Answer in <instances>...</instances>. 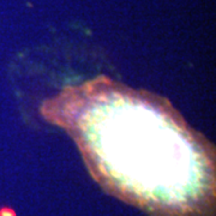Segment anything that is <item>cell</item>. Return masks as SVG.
Segmentation results:
<instances>
[{"label": "cell", "instance_id": "6da1fadb", "mask_svg": "<svg viewBox=\"0 0 216 216\" xmlns=\"http://www.w3.org/2000/svg\"><path fill=\"white\" fill-rule=\"evenodd\" d=\"M40 109L71 136L108 193L149 216H214V145L167 99L97 76Z\"/></svg>", "mask_w": 216, "mask_h": 216}]
</instances>
